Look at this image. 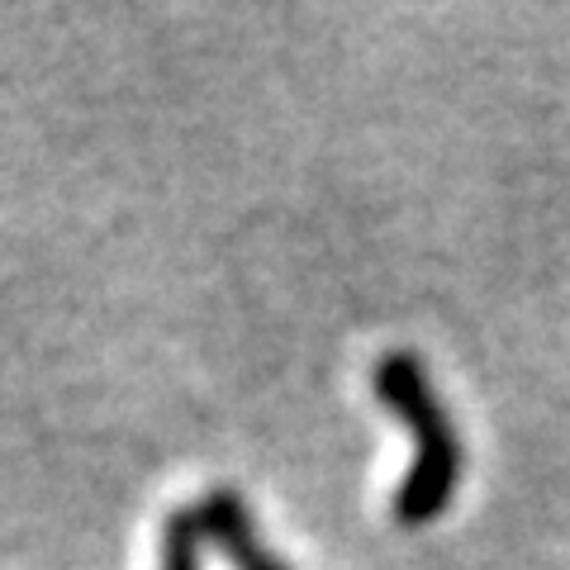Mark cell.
Instances as JSON below:
<instances>
[{
    "label": "cell",
    "mask_w": 570,
    "mask_h": 570,
    "mask_svg": "<svg viewBox=\"0 0 570 570\" xmlns=\"http://www.w3.org/2000/svg\"><path fill=\"white\" fill-rule=\"evenodd\" d=\"M195 513H200V528H205V542H214L224 551L228 561H234V570H291L272 547H266L257 538V523H253V509L243 504L238 490H209L200 504H195Z\"/></svg>",
    "instance_id": "obj_2"
},
{
    "label": "cell",
    "mask_w": 570,
    "mask_h": 570,
    "mask_svg": "<svg viewBox=\"0 0 570 570\" xmlns=\"http://www.w3.org/2000/svg\"><path fill=\"white\" fill-rule=\"evenodd\" d=\"M205 528L195 509H176L163 528V570H200Z\"/></svg>",
    "instance_id": "obj_3"
},
{
    "label": "cell",
    "mask_w": 570,
    "mask_h": 570,
    "mask_svg": "<svg viewBox=\"0 0 570 570\" xmlns=\"http://www.w3.org/2000/svg\"><path fill=\"white\" fill-rule=\"evenodd\" d=\"M371 390L414 438V461H409L395 490V519L404 528H423L442 519L456 499L461 471H466V448H461L456 423L448 419L433 381H428V366L414 352H385L371 366Z\"/></svg>",
    "instance_id": "obj_1"
}]
</instances>
